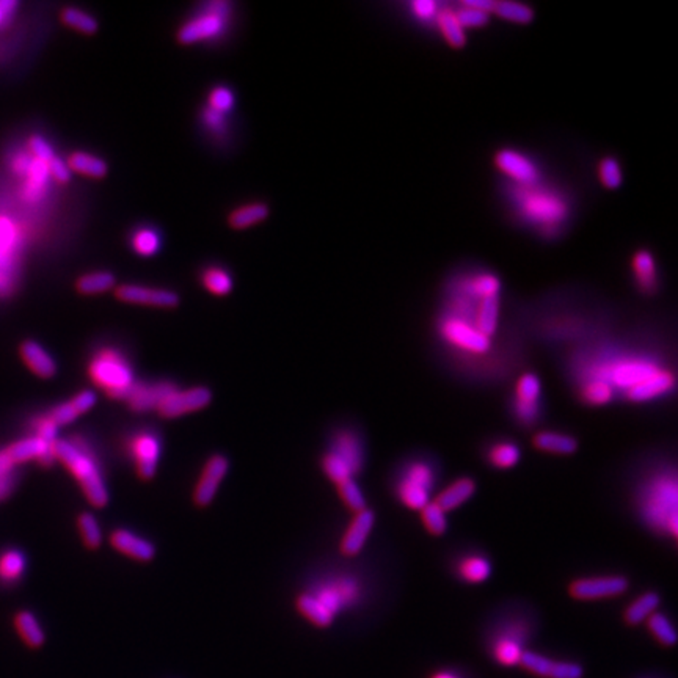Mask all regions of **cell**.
I'll return each mask as SVG.
<instances>
[{
	"mask_svg": "<svg viewBox=\"0 0 678 678\" xmlns=\"http://www.w3.org/2000/svg\"><path fill=\"white\" fill-rule=\"evenodd\" d=\"M52 454L79 479L82 490L93 506L104 507L109 503V492L99 475L98 467L81 446L67 440H56L52 443Z\"/></svg>",
	"mask_w": 678,
	"mask_h": 678,
	"instance_id": "obj_1",
	"label": "cell"
},
{
	"mask_svg": "<svg viewBox=\"0 0 678 678\" xmlns=\"http://www.w3.org/2000/svg\"><path fill=\"white\" fill-rule=\"evenodd\" d=\"M93 382L107 391L115 399H128L134 387L129 364L117 351L103 349L90 363Z\"/></svg>",
	"mask_w": 678,
	"mask_h": 678,
	"instance_id": "obj_2",
	"label": "cell"
},
{
	"mask_svg": "<svg viewBox=\"0 0 678 678\" xmlns=\"http://www.w3.org/2000/svg\"><path fill=\"white\" fill-rule=\"evenodd\" d=\"M229 4L216 0L204 6L203 13L187 21L178 31V41L184 46L220 37L228 24Z\"/></svg>",
	"mask_w": 678,
	"mask_h": 678,
	"instance_id": "obj_3",
	"label": "cell"
},
{
	"mask_svg": "<svg viewBox=\"0 0 678 678\" xmlns=\"http://www.w3.org/2000/svg\"><path fill=\"white\" fill-rule=\"evenodd\" d=\"M520 208L530 220L542 225H556L567 217V204L553 192L524 187L518 193Z\"/></svg>",
	"mask_w": 678,
	"mask_h": 678,
	"instance_id": "obj_4",
	"label": "cell"
},
{
	"mask_svg": "<svg viewBox=\"0 0 678 678\" xmlns=\"http://www.w3.org/2000/svg\"><path fill=\"white\" fill-rule=\"evenodd\" d=\"M115 297L120 302L151 307V308H176L179 296L162 288H149L143 284H120L115 288Z\"/></svg>",
	"mask_w": 678,
	"mask_h": 678,
	"instance_id": "obj_5",
	"label": "cell"
},
{
	"mask_svg": "<svg viewBox=\"0 0 678 678\" xmlns=\"http://www.w3.org/2000/svg\"><path fill=\"white\" fill-rule=\"evenodd\" d=\"M210 401H212V393L204 387H197L187 391H173L172 395H168L159 404L157 412L162 418L173 420V418H179V416L208 407Z\"/></svg>",
	"mask_w": 678,
	"mask_h": 678,
	"instance_id": "obj_6",
	"label": "cell"
},
{
	"mask_svg": "<svg viewBox=\"0 0 678 678\" xmlns=\"http://www.w3.org/2000/svg\"><path fill=\"white\" fill-rule=\"evenodd\" d=\"M648 513L677 536V487L675 482H660L648 498Z\"/></svg>",
	"mask_w": 678,
	"mask_h": 678,
	"instance_id": "obj_7",
	"label": "cell"
},
{
	"mask_svg": "<svg viewBox=\"0 0 678 678\" xmlns=\"http://www.w3.org/2000/svg\"><path fill=\"white\" fill-rule=\"evenodd\" d=\"M432 486L431 469L425 465H414L408 469L406 479L402 481L399 495L406 506L410 509H424L429 504V488Z\"/></svg>",
	"mask_w": 678,
	"mask_h": 678,
	"instance_id": "obj_8",
	"label": "cell"
},
{
	"mask_svg": "<svg viewBox=\"0 0 678 678\" xmlns=\"http://www.w3.org/2000/svg\"><path fill=\"white\" fill-rule=\"evenodd\" d=\"M520 666H523L528 673L543 678H583L584 675L580 665L549 660L547 656L534 652H523L520 658Z\"/></svg>",
	"mask_w": 678,
	"mask_h": 678,
	"instance_id": "obj_9",
	"label": "cell"
},
{
	"mask_svg": "<svg viewBox=\"0 0 678 678\" xmlns=\"http://www.w3.org/2000/svg\"><path fill=\"white\" fill-rule=\"evenodd\" d=\"M444 338L450 343L465 349V351L475 352V353H484L490 349V338L482 335L477 328L469 326L468 322L451 317L444 322L442 327Z\"/></svg>",
	"mask_w": 678,
	"mask_h": 678,
	"instance_id": "obj_10",
	"label": "cell"
},
{
	"mask_svg": "<svg viewBox=\"0 0 678 678\" xmlns=\"http://www.w3.org/2000/svg\"><path fill=\"white\" fill-rule=\"evenodd\" d=\"M228 468L229 462L227 457H210L193 492V501L198 507L210 506L217 495L219 486L222 484L223 477L228 473Z\"/></svg>",
	"mask_w": 678,
	"mask_h": 678,
	"instance_id": "obj_11",
	"label": "cell"
},
{
	"mask_svg": "<svg viewBox=\"0 0 678 678\" xmlns=\"http://www.w3.org/2000/svg\"><path fill=\"white\" fill-rule=\"evenodd\" d=\"M629 589V581L623 576H603L572 583L570 595L576 600H598L620 595Z\"/></svg>",
	"mask_w": 678,
	"mask_h": 678,
	"instance_id": "obj_12",
	"label": "cell"
},
{
	"mask_svg": "<svg viewBox=\"0 0 678 678\" xmlns=\"http://www.w3.org/2000/svg\"><path fill=\"white\" fill-rule=\"evenodd\" d=\"M8 456L12 457L13 463L29 462V460H38L43 467H50L54 462V454H52V443H46L41 438L33 437L27 440H19L16 443L6 446Z\"/></svg>",
	"mask_w": 678,
	"mask_h": 678,
	"instance_id": "obj_13",
	"label": "cell"
},
{
	"mask_svg": "<svg viewBox=\"0 0 678 678\" xmlns=\"http://www.w3.org/2000/svg\"><path fill=\"white\" fill-rule=\"evenodd\" d=\"M495 164H496V167L500 168L501 172L506 173L509 178L517 181L520 184L532 185L537 181L539 173H537L534 164L517 151L503 149L495 157Z\"/></svg>",
	"mask_w": 678,
	"mask_h": 678,
	"instance_id": "obj_14",
	"label": "cell"
},
{
	"mask_svg": "<svg viewBox=\"0 0 678 678\" xmlns=\"http://www.w3.org/2000/svg\"><path fill=\"white\" fill-rule=\"evenodd\" d=\"M19 355L22 358L25 366L41 379H52L57 374L56 360L48 353L43 345L38 344L37 341L25 339L19 345Z\"/></svg>",
	"mask_w": 678,
	"mask_h": 678,
	"instance_id": "obj_15",
	"label": "cell"
},
{
	"mask_svg": "<svg viewBox=\"0 0 678 678\" xmlns=\"http://www.w3.org/2000/svg\"><path fill=\"white\" fill-rule=\"evenodd\" d=\"M374 522H376L374 512L370 509L358 512L341 542V549L345 556H355L361 551L372 531Z\"/></svg>",
	"mask_w": 678,
	"mask_h": 678,
	"instance_id": "obj_16",
	"label": "cell"
},
{
	"mask_svg": "<svg viewBox=\"0 0 678 678\" xmlns=\"http://www.w3.org/2000/svg\"><path fill=\"white\" fill-rule=\"evenodd\" d=\"M111 543L113 549H118L123 555L129 556L136 561L148 562L155 559V545L145 540L142 537L132 534L129 531L117 530L115 532H112Z\"/></svg>",
	"mask_w": 678,
	"mask_h": 678,
	"instance_id": "obj_17",
	"label": "cell"
},
{
	"mask_svg": "<svg viewBox=\"0 0 678 678\" xmlns=\"http://www.w3.org/2000/svg\"><path fill=\"white\" fill-rule=\"evenodd\" d=\"M174 391V387L170 383H157V385H138V387H132L129 396H128V401L132 410L136 412H148L151 408L159 407L161 404L168 395H172Z\"/></svg>",
	"mask_w": 678,
	"mask_h": 678,
	"instance_id": "obj_18",
	"label": "cell"
},
{
	"mask_svg": "<svg viewBox=\"0 0 678 678\" xmlns=\"http://www.w3.org/2000/svg\"><path fill=\"white\" fill-rule=\"evenodd\" d=\"M674 376L667 370H656L655 374L647 377L646 380H642L641 383H638L636 387L629 389V401L633 402H646L658 397V396L665 395L667 391H671L674 388Z\"/></svg>",
	"mask_w": 678,
	"mask_h": 678,
	"instance_id": "obj_19",
	"label": "cell"
},
{
	"mask_svg": "<svg viewBox=\"0 0 678 678\" xmlns=\"http://www.w3.org/2000/svg\"><path fill=\"white\" fill-rule=\"evenodd\" d=\"M134 452H136L138 476L145 481L153 479L156 469H157L159 456H161L159 442L153 435H142V437L137 438Z\"/></svg>",
	"mask_w": 678,
	"mask_h": 678,
	"instance_id": "obj_20",
	"label": "cell"
},
{
	"mask_svg": "<svg viewBox=\"0 0 678 678\" xmlns=\"http://www.w3.org/2000/svg\"><path fill=\"white\" fill-rule=\"evenodd\" d=\"M96 404V395L93 391H82L81 395L76 396L75 399L67 402V404H60L56 408L50 410V414L48 415L50 423L58 427V425H67L69 423L81 416L82 414H86L88 410H92Z\"/></svg>",
	"mask_w": 678,
	"mask_h": 678,
	"instance_id": "obj_21",
	"label": "cell"
},
{
	"mask_svg": "<svg viewBox=\"0 0 678 678\" xmlns=\"http://www.w3.org/2000/svg\"><path fill=\"white\" fill-rule=\"evenodd\" d=\"M656 370H658V368L648 363V361L633 360V361H623V363L617 364L616 368L611 370V377H612L617 387L629 389L636 387L638 383H641L642 380H646Z\"/></svg>",
	"mask_w": 678,
	"mask_h": 678,
	"instance_id": "obj_22",
	"label": "cell"
},
{
	"mask_svg": "<svg viewBox=\"0 0 678 678\" xmlns=\"http://www.w3.org/2000/svg\"><path fill=\"white\" fill-rule=\"evenodd\" d=\"M27 181L24 185V197L27 201L35 203L46 195L48 184H49V168L48 162L40 161L31 157V165L27 168Z\"/></svg>",
	"mask_w": 678,
	"mask_h": 678,
	"instance_id": "obj_23",
	"label": "cell"
},
{
	"mask_svg": "<svg viewBox=\"0 0 678 678\" xmlns=\"http://www.w3.org/2000/svg\"><path fill=\"white\" fill-rule=\"evenodd\" d=\"M67 164L71 173H77L85 178L103 179L109 173V165L104 159L85 151H75L73 155L68 156Z\"/></svg>",
	"mask_w": 678,
	"mask_h": 678,
	"instance_id": "obj_24",
	"label": "cell"
},
{
	"mask_svg": "<svg viewBox=\"0 0 678 678\" xmlns=\"http://www.w3.org/2000/svg\"><path fill=\"white\" fill-rule=\"evenodd\" d=\"M14 627L19 638L31 648L41 647L46 641L43 629L31 611H19L14 616Z\"/></svg>",
	"mask_w": 678,
	"mask_h": 678,
	"instance_id": "obj_25",
	"label": "cell"
},
{
	"mask_svg": "<svg viewBox=\"0 0 678 678\" xmlns=\"http://www.w3.org/2000/svg\"><path fill=\"white\" fill-rule=\"evenodd\" d=\"M271 210L264 203L244 204L241 208L233 210L228 217L229 227L233 229L252 228L258 223L264 222L269 217Z\"/></svg>",
	"mask_w": 678,
	"mask_h": 678,
	"instance_id": "obj_26",
	"label": "cell"
},
{
	"mask_svg": "<svg viewBox=\"0 0 678 678\" xmlns=\"http://www.w3.org/2000/svg\"><path fill=\"white\" fill-rule=\"evenodd\" d=\"M117 284L115 275L109 271L88 272L76 281V290L82 296H99L113 290Z\"/></svg>",
	"mask_w": 678,
	"mask_h": 678,
	"instance_id": "obj_27",
	"label": "cell"
},
{
	"mask_svg": "<svg viewBox=\"0 0 678 678\" xmlns=\"http://www.w3.org/2000/svg\"><path fill=\"white\" fill-rule=\"evenodd\" d=\"M297 610L308 619L309 622L315 623L321 629H327L334 622V612L322 603L321 598L313 595H299L297 597Z\"/></svg>",
	"mask_w": 678,
	"mask_h": 678,
	"instance_id": "obj_28",
	"label": "cell"
},
{
	"mask_svg": "<svg viewBox=\"0 0 678 678\" xmlns=\"http://www.w3.org/2000/svg\"><path fill=\"white\" fill-rule=\"evenodd\" d=\"M475 482L465 477V479L454 482L451 487L444 490L443 494L438 495L435 504L444 512L452 511L462 506L463 503H467L475 495Z\"/></svg>",
	"mask_w": 678,
	"mask_h": 678,
	"instance_id": "obj_29",
	"label": "cell"
},
{
	"mask_svg": "<svg viewBox=\"0 0 678 678\" xmlns=\"http://www.w3.org/2000/svg\"><path fill=\"white\" fill-rule=\"evenodd\" d=\"M534 446L537 450L545 451V452L568 456V454H574L578 448V443L570 435L556 433V432H540L534 437Z\"/></svg>",
	"mask_w": 678,
	"mask_h": 678,
	"instance_id": "obj_30",
	"label": "cell"
},
{
	"mask_svg": "<svg viewBox=\"0 0 678 678\" xmlns=\"http://www.w3.org/2000/svg\"><path fill=\"white\" fill-rule=\"evenodd\" d=\"M498 315H500V299H498V296L482 299L479 308L476 311V328L482 335L490 338L496 332Z\"/></svg>",
	"mask_w": 678,
	"mask_h": 678,
	"instance_id": "obj_31",
	"label": "cell"
},
{
	"mask_svg": "<svg viewBox=\"0 0 678 678\" xmlns=\"http://www.w3.org/2000/svg\"><path fill=\"white\" fill-rule=\"evenodd\" d=\"M60 19L67 27L79 31V33H84V35H94L99 29L96 18L90 13H86L85 10L77 8V6L63 8L62 13H60Z\"/></svg>",
	"mask_w": 678,
	"mask_h": 678,
	"instance_id": "obj_32",
	"label": "cell"
},
{
	"mask_svg": "<svg viewBox=\"0 0 678 678\" xmlns=\"http://www.w3.org/2000/svg\"><path fill=\"white\" fill-rule=\"evenodd\" d=\"M25 572V556L18 549H8L0 555V583L13 584Z\"/></svg>",
	"mask_w": 678,
	"mask_h": 678,
	"instance_id": "obj_33",
	"label": "cell"
},
{
	"mask_svg": "<svg viewBox=\"0 0 678 678\" xmlns=\"http://www.w3.org/2000/svg\"><path fill=\"white\" fill-rule=\"evenodd\" d=\"M201 281H203L204 288L217 297L228 296L229 292L235 288V281H233L231 273L225 271L223 267H217V265L208 267L203 272Z\"/></svg>",
	"mask_w": 678,
	"mask_h": 678,
	"instance_id": "obj_34",
	"label": "cell"
},
{
	"mask_svg": "<svg viewBox=\"0 0 678 678\" xmlns=\"http://www.w3.org/2000/svg\"><path fill=\"white\" fill-rule=\"evenodd\" d=\"M130 245L138 256H143V258L155 256L162 247L161 235L155 228L143 227V228L136 229V233L130 237Z\"/></svg>",
	"mask_w": 678,
	"mask_h": 678,
	"instance_id": "obj_35",
	"label": "cell"
},
{
	"mask_svg": "<svg viewBox=\"0 0 678 678\" xmlns=\"http://www.w3.org/2000/svg\"><path fill=\"white\" fill-rule=\"evenodd\" d=\"M658 604H660L658 593H644L642 597L635 600V603L631 604L629 610L625 611V622L629 623V625H638V623L644 622L647 617H650V614H654Z\"/></svg>",
	"mask_w": 678,
	"mask_h": 678,
	"instance_id": "obj_36",
	"label": "cell"
},
{
	"mask_svg": "<svg viewBox=\"0 0 678 678\" xmlns=\"http://www.w3.org/2000/svg\"><path fill=\"white\" fill-rule=\"evenodd\" d=\"M438 24L442 29L444 40L452 46V48H462L467 38H465V31L457 21L456 14L450 12V10H444V12L438 14Z\"/></svg>",
	"mask_w": 678,
	"mask_h": 678,
	"instance_id": "obj_37",
	"label": "cell"
},
{
	"mask_svg": "<svg viewBox=\"0 0 678 678\" xmlns=\"http://www.w3.org/2000/svg\"><path fill=\"white\" fill-rule=\"evenodd\" d=\"M633 269H635L638 281L642 290H652L655 286V259L648 252H638L633 258Z\"/></svg>",
	"mask_w": 678,
	"mask_h": 678,
	"instance_id": "obj_38",
	"label": "cell"
},
{
	"mask_svg": "<svg viewBox=\"0 0 678 678\" xmlns=\"http://www.w3.org/2000/svg\"><path fill=\"white\" fill-rule=\"evenodd\" d=\"M494 13H496L500 18L517 22V24H528L534 18V12L530 6L513 4V2H495Z\"/></svg>",
	"mask_w": 678,
	"mask_h": 678,
	"instance_id": "obj_39",
	"label": "cell"
},
{
	"mask_svg": "<svg viewBox=\"0 0 678 678\" xmlns=\"http://www.w3.org/2000/svg\"><path fill=\"white\" fill-rule=\"evenodd\" d=\"M460 575H462L463 580L469 581V583H482L492 575V566L487 559L475 556V558H468L467 561L462 562Z\"/></svg>",
	"mask_w": 678,
	"mask_h": 678,
	"instance_id": "obj_40",
	"label": "cell"
},
{
	"mask_svg": "<svg viewBox=\"0 0 678 678\" xmlns=\"http://www.w3.org/2000/svg\"><path fill=\"white\" fill-rule=\"evenodd\" d=\"M648 629L652 631V635L658 639V641L666 646V647H673L677 644V633L674 629L673 623L669 622V619L663 614H654V616L648 617Z\"/></svg>",
	"mask_w": 678,
	"mask_h": 678,
	"instance_id": "obj_41",
	"label": "cell"
},
{
	"mask_svg": "<svg viewBox=\"0 0 678 678\" xmlns=\"http://www.w3.org/2000/svg\"><path fill=\"white\" fill-rule=\"evenodd\" d=\"M79 530H81L82 540L85 543L86 549H96L103 542V534L99 528L98 520L93 517L92 513L84 512L79 515Z\"/></svg>",
	"mask_w": 678,
	"mask_h": 678,
	"instance_id": "obj_42",
	"label": "cell"
},
{
	"mask_svg": "<svg viewBox=\"0 0 678 678\" xmlns=\"http://www.w3.org/2000/svg\"><path fill=\"white\" fill-rule=\"evenodd\" d=\"M336 456L341 457L349 468L352 469V473H357L360 467H361V452H360V446H358L355 438H352L351 435H345V437L339 440L336 444V451H335Z\"/></svg>",
	"mask_w": 678,
	"mask_h": 678,
	"instance_id": "obj_43",
	"label": "cell"
},
{
	"mask_svg": "<svg viewBox=\"0 0 678 678\" xmlns=\"http://www.w3.org/2000/svg\"><path fill=\"white\" fill-rule=\"evenodd\" d=\"M423 511V522L427 531L433 536H442L448 530V520H446V512L435 504L429 503Z\"/></svg>",
	"mask_w": 678,
	"mask_h": 678,
	"instance_id": "obj_44",
	"label": "cell"
},
{
	"mask_svg": "<svg viewBox=\"0 0 678 678\" xmlns=\"http://www.w3.org/2000/svg\"><path fill=\"white\" fill-rule=\"evenodd\" d=\"M236 98L235 93L229 88V86L220 85L212 88L208 96V104L210 111L217 112V113H228L233 107H235Z\"/></svg>",
	"mask_w": 678,
	"mask_h": 678,
	"instance_id": "obj_45",
	"label": "cell"
},
{
	"mask_svg": "<svg viewBox=\"0 0 678 678\" xmlns=\"http://www.w3.org/2000/svg\"><path fill=\"white\" fill-rule=\"evenodd\" d=\"M490 460L496 468H512L520 460V450L515 444H498L490 452Z\"/></svg>",
	"mask_w": 678,
	"mask_h": 678,
	"instance_id": "obj_46",
	"label": "cell"
},
{
	"mask_svg": "<svg viewBox=\"0 0 678 678\" xmlns=\"http://www.w3.org/2000/svg\"><path fill=\"white\" fill-rule=\"evenodd\" d=\"M322 467H324L326 475H327L332 481L336 482V484H341V482L351 479L352 475H353L352 469L349 468V465H347L341 457L336 456L335 452L324 457Z\"/></svg>",
	"mask_w": 678,
	"mask_h": 678,
	"instance_id": "obj_47",
	"label": "cell"
},
{
	"mask_svg": "<svg viewBox=\"0 0 678 678\" xmlns=\"http://www.w3.org/2000/svg\"><path fill=\"white\" fill-rule=\"evenodd\" d=\"M339 495L344 500L345 504L351 507L352 511L361 512L366 509V500H364L361 490L357 486V482L347 479V481L338 484Z\"/></svg>",
	"mask_w": 678,
	"mask_h": 678,
	"instance_id": "obj_48",
	"label": "cell"
},
{
	"mask_svg": "<svg viewBox=\"0 0 678 678\" xmlns=\"http://www.w3.org/2000/svg\"><path fill=\"white\" fill-rule=\"evenodd\" d=\"M501 283L498 278L494 275H481V277H476L475 280H471L468 284V292L476 297L498 296L500 292Z\"/></svg>",
	"mask_w": 678,
	"mask_h": 678,
	"instance_id": "obj_49",
	"label": "cell"
},
{
	"mask_svg": "<svg viewBox=\"0 0 678 678\" xmlns=\"http://www.w3.org/2000/svg\"><path fill=\"white\" fill-rule=\"evenodd\" d=\"M583 397L584 401L593 406H603L612 399V388L608 382L604 380H595V382L589 383L584 391H583Z\"/></svg>",
	"mask_w": 678,
	"mask_h": 678,
	"instance_id": "obj_50",
	"label": "cell"
},
{
	"mask_svg": "<svg viewBox=\"0 0 678 678\" xmlns=\"http://www.w3.org/2000/svg\"><path fill=\"white\" fill-rule=\"evenodd\" d=\"M598 174H600V181L604 187L608 189H617L622 184V170L619 167V162L616 159H604L600 164L598 168Z\"/></svg>",
	"mask_w": 678,
	"mask_h": 678,
	"instance_id": "obj_51",
	"label": "cell"
},
{
	"mask_svg": "<svg viewBox=\"0 0 678 678\" xmlns=\"http://www.w3.org/2000/svg\"><path fill=\"white\" fill-rule=\"evenodd\" d=\"M539 396H540V382L536 376L526 374L518 380L517 401L539 402Z\"/></svg>",
	"mask_w": 678,
	"mask_h": 678,
	"instance_id": "obj_52",
	"label": "cell"
},
{
	"mask_svg": "<svg viewBox=\"0 0 678 678\" xmlns=\"http://www.w3.org/2000/svg\"><path fill=\"white\" fill-rule=\"evenodd\" d=\"M457 21L462 29H471V27H484L488 22V13L476 10L471 6L462 5L459 12L454 13Z\"/></svg>",
	"mask_w": 678,
	"mask_h": 678,
	"instance_id": "obj_53",
	"label": "cell"
},
{
	"mask_svg": "<svg viewBox=\"0 0 678 678\" xmlns=\"http://www.w3.org/2000/svg\"><path fill=\"white\" fill-rule=\"evenodd\" d=\"M522 648L518 646L517 642L512 641V639H504L496 646L495 655L500 661L501 665L504 666H513V665H520V658H522Z\"/></svg>",
	"mask_w": 678,
	"mask_h": 678,
	"instance_id": "obj_54",
	"label": "cell"
},
{
	"mask_svg": "<svg viewBox=\"0 0 678 678\" xmlns=\"http://www.w3.org/2000/svg\"><path fill=\"white\" fill-rule=\"evenodd\" d=\"M29 149H31V157L40 161L49 162L56 156L52 147L41 136H31L29 138Z\"/></svg>",
	"mask_w": 678,
	"mask_h": 678,
	"instance_id": "obj_55",
	"label": "cell"
},
{
	"mask_svg": "<svg viewBox=\"0 0 678 678\" xmlns=\"http://www.w3.org/2000/svg\"><path fill=\"white\" fill-rule=\"evenodd\" d=\"M48 168H49L50 178L57 181L58 184H68L71 181V170H69L67 161H63L60 157L54 156L49 162H48Z\"/></svg>",
	"mask_w": 678,
	"mask_h": 678,
	"instance_id": "obj_56",
	"label": "cell"
},
{
	"mask_svg": "<svg viewBox=\"0 0 678 678\" xmlns=\"http://www.w3.org/2000/svg\"><path fill=\"white\" fill-rule=\"evenodd\" d=\"M515 412L524 424H532L539 418V402H520L515 404Z\"/></svg>",
	"mask_w": 678,
	"mask_h": 678,
	"instance_id": "obj_57",
	"label": "cell"
},
{
	"mask_svg": "<svg viewBox=\"0 0 678 678\" xmlns=\"http://www.w3.org/2000/svg\"><path fill=\"white\" fill-rule=\"evenodd\" d=\"M414 12L418 18L429 19L437 12V4L433 0H416L412 4Z\"/></svg>",
	"mask_w": 678,
	"mask_h": 678,
	"instance_id": "obj_58",
	"label": "cell"
},
{
	"mask_svg": "<svg viewBox=\"0 0 678 678\" xmlns=\"http://www.w3.org/2000/svg\"><path fill=\"white\" fill-rule=\"evenodd\" d=\"M203 120L204 124H206L208 128H210V129H223V126H225V115H222V113H217V112L214 111H210V109H206V112H204Z\"/></svg>",
	"mask_w": 678,
	"mask_h": 678,
	"instance_id": "obj_59",
	"label": "cell"
},
{
	"mask_svg": "<svg viewBox=\"0 0 678 678\" xmlns=\"http://www.w3.org/2000/svg\"><path fill=\"white\" fill-rule=\"evenodd\" d=\"M16 473L0 477V501L6 500L16 487Z\"/></svg>",
	"mask_w": 678,
	"mask_h": 678,
	"instance_id": "obj_60",
	"label": "cell"
},
{
	"mask_svg": "<svg viewBox=\"0 0 678 678\" xmlns=\"http://www.w3.org/2000/svg\"><path fill=\"white\" fill-rule=\"evenodd\" d=\"M16 465L13 463L12 457L8 456L6 450H0V477L14 473Z\"/></svg>",
	"mask_w": 678,
	"mask_h": 678,
	"instance_id": "obj_61",
	"label": "cell"
},
{
	"mask_svg": "<svg viewBox=\"0 0 678 678\" xmlns=\"http://www.w3.org/2000/svg\"><path fill=\"white\" fill-rule=\"evenodd\" d=\"M463 5L471 6V8L481 10V12L490 13L494 12L495 2H490V0H467V2H463Z\"/></svg>",
	"mask_w": 678,
	"mask_h": 678,
	"instance_id": "obj_62",
	"label": "cell"
},
{
	"mask_svg": "<svg viewBox=\"0 0 678 678\" xmlns=\"http://www.w3.org/2000/svg\"><path fill=\"white\" fill-rule=\"evenodd\" d=\"M18 6L16 2H0V24H4L6 19L12 16L14 8Z\"/></svg>",
	"mask_w": 678,
	"mask_h": 678,
	"instance_id": "obj_63",
	"label": "cell"
},
{
	"mask_svg": "<svg viewBox=\"0 0 678 678\" xmlns=\"http://www.w3.org/2000/svg\"><path fill=\"white\" fill-rule=\"evenodd\" d=\"M432 678H457V677H454V675H450V674H437L435 677H432Z\"/></svg>",
	"mask_w": 678,
	"mask_h": 678,
	"instance_id": "obj_64",
	"label": "cell"
}]
</instances>
